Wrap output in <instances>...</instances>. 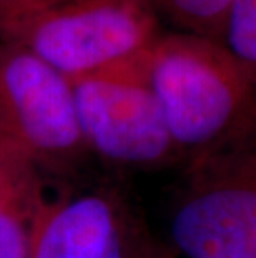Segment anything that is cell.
Listing matches in <instances>:
<instances>
[{
  "label": "cell",
  "instance_id": "obj_8",
  "mask_svg": "<svg viewBox=\"0 0 256 258\" xmlns=\"http://www.w3.org/2000/svg\"><path fill=\"white\" fill-rule=\"evenodd\" d=\"M158 20L165 19L180 32L223 43L233 0H143Z\"/></svg>",
  "mask_w": 256,
  "mask_h": 258
},
{
  "label": "cell",
  "instance_id": "obj_3",
  "mask_svg": "<svg viewBox=\"0 0 256 258\" xmlns=\"http://www.w3.org/2000/svg\"><path fill=\"white\" fill-rule=\"evenodd\" d=\"M70 82L87 152L112 165L143 170L185 160L145 79L140 55Z\"/></svg>",
  "mask_w": 256,
  "mask_h": 258
},
{
  "label": "cell",
  "instance_id": "obj_9",
  "mask_svg": "<svg viewBox=\"0 0 256 258\" xmlns=\"http://www.w3.org/2000/svg\"><path fill=\"white\" fill-rule=\"evenodd\" d=\"M223 43L256 85V0H233Z\"/></svg>",
  "mask_w": 256,
  "mask_h": 258
},
{
  "label": "cell",
  "instance_id": "obj_6",
  "mask_svg": "<svg viewBox=\"0 0 256 258\" xmlns=\"http://www.w3.org/2000/svg\"><path fill=\"white\" fill-rule=\"evenodd\" d=\"M156 246L117 191L97 188L47 200L29 258H150Z\"/></svg>",
  "mask_w": 256,
  "mask_h": 258
},
{
  "label": "cell",
  "instance_id": "obj_5",
  "mask_svg": "<svg viewBox=\"0 0 256 258\" xmlns=\"http://www.w3.org/2000/svg\"><path fill=\"white\" fill-rule=\"evenodd\" d=\"M0 140L42 172L65 173L87 153L72 82L25 47L0 42Z\"/></svg>",
  "mask_w": 256,
  "mask_h": 258
},
{
  "label": "cell",
  "instance_id": "obj_7",
  "mask_svg": "<svg viewBox=\"0 0 256 258\" xmlns=\"http://www.w3.org/2000/svg\"><path fill=\"white\" fill-rule=\"evenodd\" d=\"M47 200L42 170L0 140V258H29Z\"/></svg>",
  "mask_w": 256,
  "mask_h": 258
},
{
  "label": "cell",
  "instance_id": "obj_2",
  "mask_svg": "<svg viewBox=\"0 0 256 258\" xmlns=\"http://www.w3.org/2000/svg\"><path fill=\"white\" fill-rule=\"evenodd\" d=\"M170 213L178 258H256V134L188 163Z\"/></svg>",
  "mask_w": 256,
  "mask_h": 258
},
{
  "label": "cell",
  "instance_id": "obj_10",
  "mask_svg": "<svg viewBox=\"0 0 256 258\" xmlns=\"http://www.w3.org/2000/svg\"><path fill=\"white\" fill-rule=\"evenodd\" d=\"M67 2L70 0H0V42L14 29Z\"/></svg>",
  "mask_w": 256,
  "mask_h": 258
},
{
  "label": "cell",
  "instance_id": "obj_11",
  "mask_svg": "<svg viewBox=\"0 0 256 258\" xmlns=\"http://www.w3.org/2000/svg\"><path fill=\"white\" fill-rule=\"evenodd\" d=\"M150 258H178L175 253H173L172 250H168V248H161V246H156L155 251H153V255H151Z\"/></svg>",
  "mask_w": 256,
  "mask_h": 258
},
{
  "label": "cell",
  "instance_id": "obj_1",
  "mask_svg": "<svg viewBox=\"0 0 256 258\" xmlns=\"http://www.w3.org/2000/svg\"><path fill=\"white\" fill-rule=\"evenodd\" d=\"M140 63L188 163L256 134V85L225 43L160 34Z\"/></svg>",
  "mask_w": 256,
  "mask_h": 258
},
{
  "label": "cell",
  "instance_id": "obj_4",
  "mask_svg": "<svg viewBox=\"0 0 256 258\" xmlns=\"http://www.w3.org/2000/svg\"><path fill=\"white\" fill-rule=\"evenodd\" d=\"M143 0H70L4 38L25 47L68 80L140 55L160 35Z\"/></svg>",
  "mask_w": 256,
  "mask_h": 258
}]
</instances>
